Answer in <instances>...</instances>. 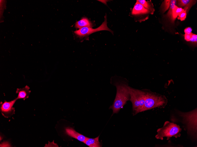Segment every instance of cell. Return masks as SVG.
<instances>
[{"mask_svg": "<svg viewBox=\"0 0 197 147\" xmlns=\"http://www.w3.org/2000/svg\"><path fill=\"white\" fill-rule=\"evenodd\" d=\"M192 34V33H191L190 34H185L184 35L185 39L187 41H189L191 38Z\"/></svg>", "mask_w": 197, "mask_h": 147, "instance_id": "ffe728a7", "label": "cell"}, {"mask_svg": "<svg viewBox=\"0 0 197 147\" xmlns=\"http://www.w3.org/2000/svg\"><path fill=\"white\" fill-rule=\"evenodd\" d=\"M136 3H139L142 5L144 7L150 11V10L151 9V7L150 3L148 1L145 0H137L136 1Z\"/></svg>", "mask_w": 197, "mask_h": 147, "instance_id": "ac0fdd59", "label": "cell"}, {"mask_svg": "<svg viewBox=\"0 0 197 147\" xmlns=\"http://www.w3.org/2000/svg\"><path fill=\"white\" fill-rule=\"evenodd\" d=\"M182 129L180 126L173 122L166 121L163 126L157 129V134L155 137L158 139L163 140L164 137L167 138V140L171 137L175 138L180 137Z\"/></svg>", "mask_w": 197, "mask_h": 147, "instance_id": "3957f363", "label": "cell"}, {"mask_svg": "<svg viewBox=\"0 0 197 147\" xmlns=\"http://www.w3.org/2000/svg\"><path fill=\"white\" fill-rule=\"evenodd\" d=\"M170 1V0H165L162 3L161 8L163 13L166 11L169 8Z\"/></svg>", "mask_w": 197, "mask_h": 147, "instance_id": "e0dca14e", "label": "cell"}, {"mask_svg": "<svg viewBox=\"0 0 197 147\" xmlns=\"http://www.w3.org/2000/svg\"><path fill=\"white\" fill-rule=\"evenodd\" d=\"M104 18V22L98 28L93 29L91 27H84L74 31L75 34L78 37L82 38L84 37L88 36L93 33L101 31H108L113 34V31L110 29L107 26V16L106 14Z\"/></svg>", "mask_w": 197, "mask_h": 147, "instance_id": "8992f818", "label": "cell"}, {"mask_svg": "<svg viewBox=\"0 0 197 147\" xmlns=\"http://www.w3.org/2000/svg\"><path fill=\"white\" fill-rule=\"evenodd\" d=\"M29 89L30 87L27 85L22 88H17L16 93L18 94V95L16 99H23L24 100L28 98L31 92Z\"/></svg>", "mask_w": 197, "mask_h": 147, "instance_id": "9c48e42d", "label": "cell"}, {"mask_svg": "<svg viewBox=\"0 0 197 147\" xmlns=\"http://www.w3.org/2000/svg\"><path fill=\"white\" fill-rule=\"evenodd\" d=\"M190 41L196 43L197 42V35L193 33Z\"/></svg>", "mask_w": 197, "mask_h": 147, "instance_id": "d6986e66", "label": "cell"}, {"mask_svg": "<svg viewBox=\"0 0 197 147\" xmlns=\"http://www.w3.org/2000/svg\"><path fill=\"white\" fill-rule=\"evenodd\" d=\"M114 85L116 87V93L113 104L109 107L113 110V114L117 113L130 98L129 86L124 80L117 79L114 81Z\"/></svg>", "mask_w": 197, "mask_h": 147, "instance_id": "7a4b0ae2", "label": "cell"}, {"mask_svg": "<svg viewBox=\"0 0 197 147\" xmlns=\"http://www.w3.org/2000/svg\"><path fill=\"white\" fill-rule=\"evenodd\" d=\"M183 11V9L181 7H179L176 5L175 6L170 18L171 22L173 23L178 16Z\"/></svg>", "mask_w": 197, "mask_h": 147, "instance_id": "4fadbf2b", "label": "cell"}, {"mask_svg": "<svg viewBox=\"0 0 197 147\" xmlns=\"http://www.w3.org/2000/svg\"><path fill=\"white\" fill-rule=\"evenodd\" d=\"M191 6H188L185 7L184 11L178 15V19L181 21L184 20L186 18L187 11Z\"/></svg>", "mask_w": 197, "mask_h": 147, "instance_id": "9a60e30c", "label": "cell"}, {"mask_svg": "<svg viewBox=\"0 0 197 147\" xmlns=\"http://www.w3.org/2000/svg\"><path fill=\"white\" fill-rule=\"evenodd\" d=\"M196 0H177V3L178 6L180 8L183 6H192L195 3V1Z\"/></svg>", "mask_w": 197, "mask_h": 147, "instance_id": "5bb4252c", "label": "cell"}, {"mask_svg": "<svg viewBox=\"0 0 197 147\" xmlns=\"http://www.w3.org/2000/svg\"><path fill=\"white\" fill-rule=\"evenodd\" d=\"M176 115L172 116L173 122L179 121L183 125L188 135L193 139L195 140L197 137V109L188 112L176 111Z\"/></svg>", "mask_w": 197, "mask_h": 147, "instance_id": "6da1fadb", "label": "cell"}, {"mask_svg": "<svg viewBox=\"0 0 197 147\" xmlns=\"http://www.w3.org/2000/svg\"><path fill=\"white\" fill-rule=\"evenodd\" d=\"M130 98L132 106L133 115L142 112L146 96V92L129 87Z\"/></svg>", "mask_w": 197, "mask_h": 147, "instance_id": "277c9868", "label": "cell"}, {"mask_svg": "<svg viewBox=\"0 0 197 147\" xmlns=\"http://www.w3.org/2000/svg\"><path fill=\"white\" fill-rule=\"evenodd\" d=\"M192 29L190 27H188L184 30L185 34H190L192 33Z\"/></svg>", "mask_w": 197, "mask_h": 147, "instance_id": "44dd1931", "label": "cell"}, {"mask_svg": "<svg viewBox=\"0 0 197 147\" xmlns=\"http://www.w3.org/2000/svg\"><path fill=\"white\" fill-rule=\"evenodd\" d=\"M64 132L65 134L68 136L83 142L84 141L87 137L76 131L73 128L71 127H65Z\"/></svg>", "mask_w": 197, "mask_h": 147, "instance_id": "ba28073f", "label": "cell"}, {"mask_svg": "<svg viewBox=\"0 0 197 147\" xmlns=\"http://www.w3.org/2000/svg\"><path fill=\"white\" fill-rule=\"evenodd\" d=\"M17 100L16 98L9 102L4 100L3 103L1 102L0 111L1 114L4 117L7 118L15 114V108L13 107Z\"/></svg>", "mask_w": 197, "mask_h": 147, "instance_id": "52a82bcc", "label": "cell"}, {"mask_svg": "<svg viewBox=\"0 0 197 147\" xmlns=\"http://www.w3.org/2000/svg\"><path fill=\"white\" fill-rule=\"evenodd\" d=\"M98 136L94 138L87 137L83 143L89 147H100L101 144L99 141Z\"/></svg>", "mask_w": 197, "mask_h": 147, "instance_id": "7c38bea8", "label": "cell"}, {"mask_svg": "<svg viewBox=\"0 0 197 147\" xmlns=\"http://www.w3.org/2000/svg\"><path fill=\"white\" fill-rule=\"evenodd\" d=\"M150 11L139 3H136L134 5L132 11V15H137L148 13Z\"/></svg>", "mask_w": 197, "mask_h": 147, "instance_id": "30bf717a", "label": "cell"}, {"mask_svg": "<svg viewBox=\"0 0 197 147\" xmlns=\"http://www.w3.org/2000/svg\"><path fill=\"white\" fill-rule=\"evenodd\" d=\"M177 0H172L170 1L169 10L167 14V17L170 18L173 9L175 6L177 4Z\"/></svg>", "mask_w": 197, "mask_h": 147, "instance_id": "2e32d148", "label": "cell"}, {"mask_svg": "<svg viewBox=\"0 0 197 147\" xmlns=\"http://www.w3.org/2000/svg\"><path fill=\"white\" fill-rule=\"evenodd\" d=\"M164 96L151 92H146V96L142 112L157 107H163L166 104Z\"/></svg>", "mask_w": 197, "mask_h": 147, "instance_id": "5b68a950", "label": "cell"}, {"mask_svg": "<svg viewBox=\"0 0 197 147\" xmlns=\"http://www.w3.org/2000/svg\"><path fill=\"white\" fill-rule=\"evenodd\" d=\"M93 26V24L88 19L86 18L83 17L75 23V26L76 28L80 29L84 27L92 28Z\"/></svg>", "mask_w": 197, "mask_h": 147, "instance_id": "8fae6325", "label": "cell"}]
</instances>
